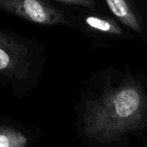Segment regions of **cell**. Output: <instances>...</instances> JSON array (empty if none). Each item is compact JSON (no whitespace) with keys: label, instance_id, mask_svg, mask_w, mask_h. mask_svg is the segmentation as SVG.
Wrapping results in <instances>:
<instances>
[{"label":"cell","instance_id":"obj_6","mask_svg":"<svg viewBox=\"0 0 147 147\" xmlns=\"http://www.w3.org/2000/svg\"><path fill=\"white\" fill-rule=\"evenodd\" d=\"M86 24L92 29L95 30H99L105 33L119 35L122 33L121 29L113 21L108 19H104L99 17L90 16L86 18Z\"/></svg>","mask_w":147,"mask_h":147},{"label":"cell","instance_id":"obj_4","mask_svg":"<svg viewBox=\"0 0 147 147\" xmlns=\"http://www.w3.org/2000/svg\"><path fill=\"white\" fill-rule=\"evenodd\" d=\"M106 2L112 13L125 25L136 31L140 30V24L126 0H106Z\"/></svg>","mask_w":147,"mask_h":147},{"label":"cell","instance_id":"obj_1","mask_svg":"<svg viewBox=\"0 0 147 147\" xmlns=\"http://www.w3.org/2000/svg\"><path fill=\"white\" fill-rule=\"evenodd\" d=\"M147 100L139 85L125 82L88 106L84 116L87 136L101 142L118 138L139 126L146 114Z\"/></svg>","mask_w":147,"mask_h":147},{"label":"cell","instance_id":"obj_3","mask_svg":"<svg viewBox=\"0 0 147 147\" xmlns=\"http://www.w3.org/2000/svg\"><path fill=\"white\" fill-rule=\"evenodd\" d=\"M29 49L14 33L0 29V72L16 75L28 65Z\"/></svg>","mask_w":147,"mask_h":147},{"label":"cell","instance_id":"obj_7","mask_svg":"<svg viewBox=\"0 0 147 147\" xmlns=\"http://www.w3.org/2000/svg\"><path fill=\"white\" fill-rule=\"evenodd\" d=\"M58 2H61L68 5H82L85 7H94L95 3L94 0H55Z\"/></svg>","mask_w":147,"mask_h":147},{"label":"cell","instance_id":"obj_2","mask_svg":"<svg viewBox=\"0 0 147 147\" xmlns=\"http://www.w3.org/2000/svg\"><path fill=\"white\" fill-rule=\"evenodd\" d=\"M0 11L40 25L66 22L61 11L42 0H0Z\"/></svg>","mask_w":147,"mask_h":147},{"label":"cell","instance_id":"obj_5","mask_svg":"<svg viewBox=\"0 0 147 147\" xmlns=\"http://www.w3.org/2000/svg\"><path fill=\"white\" fill-rule=\"evenodd\" d=\"M28 138L10 127H0V147H27Z\"/></svg>","mask_w":147,"mask_h":147}]
</instances>
